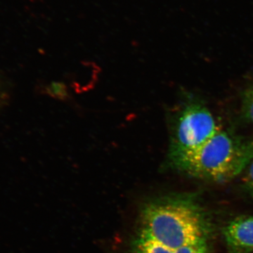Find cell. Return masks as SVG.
I'll use <instances>...</instances> for the list:
<instances>
[{
  "label": "cell",
  "instance_id": "cell-1",
  "mask_svg": "<svg viewBox=\"0 0 253 253\" xmlns=\"http://www.w3.org/2000/svg\"><path fill=\"white\" fill-rule=\"evenodd\" d=\"M207 219L187 196H169L146 203L135 235L153 240L175 252L186 246L206 244Z\"/></svg>",
  "mask_w": 253,
  "mask_h": 253
},
{
  "label": "cell",
  "instance_id": "cell-2",
  "mask_svg": "<svg viewBox=\"0 0 253 253\" xmlns=\"http://www.w3.org/2000/svg\"><path fill=\"white\" fill-rule=\"evenodd\" d=\"M253 161V140L220 129L197 149L167 158L166 164L189 177L225 183L244 172Z\"/></svg>",
  "mask_w": 253,
  "mask_h": 253
},
{
  "label": "cell",
  "instance_id": "cell-3",
  "mask_svg": "<svg viewBox=\"0 0 253 253\" xmlns=\"http://www.w3.org/2000/svg\"><path fill=\"white\" fill-rule=\"evenodd\" d=\"M220 129L206 106L198 102L186 104L173 121L168 158L197 149Z\"/></svg>",
  "mask_w": 253,
  "mask_h": 253
},
{
  "label": "cell",
  "instance_id": "cell-4",
  "mask_svg": "<svg viewBox=\"0 0 253 253\" xmlns=\"http://www.w3.org/2000/svg\"><path fill=\"white\" fill-rule=\"evenodd\" d=\"M228 249L232 253L253 252V216H240L223 229Z\"/></svg>",
  "mask_w": 253,
  "mask_h": 253
},
{
  "label": "cell",
  "instance_id": "cell-5",
  "mask_svg": "<svg viewBox=\"0 0 253 253\" xmlns=\"http://www.w3.org/2000/svg\"><path fill=\"white\" fill-rule=\"evenodd\" d=\"M242 113L245 119L253 128V84L243 94Z\"/></svg>",
  "mask_w": 253,
  "mask_h": 253
},
{
  "label": "cell",
  "instance_id": "cell-6",
  "mask_svg": "<svg viewBox=\"0 0 253 253\" xmlns=\"http://www.w3.org/2000/svg\"><path fill=\"white\" fill-rule=\"evenodd\" d=\"M50 94L56 99H64L68 96L67 87L62 83L53 82L48 88Z\"/></svg>",
  "mask_w": 253,
  "mask_h": 253
},
{
  "label": "cell",
  "instance_id": "cell-7",
  "mask_svg": "<svg viewBox=\"0 0 253 253\" xmlns=\"http://www.w3.org/2000/svg\"><path fill=\"white\" fill-rule=\"evenodd\" d=\"M243 181L245 188L253 198V161L244 171Z\"/></svg>",
  "mask_w": 253,
  "mask_h": 253
},
{
  "label": "cell",
  "instance_id": "cell-8",
  "mask_svg": "<svg viewBox=\"0 0 253 253\" xmlns=\"http://www.w3.org/2000/svg\"><path fill=\"white\" fill-rule=\"evenodd\" d=\"M174 253H211L208 251L206 244L186 246L178 249Z\"/></svg>",
  "mask_w": 253,
  "mask_h": 253
}]
</instances>
